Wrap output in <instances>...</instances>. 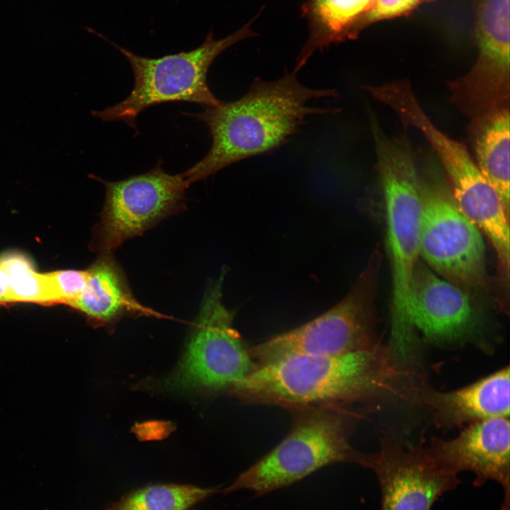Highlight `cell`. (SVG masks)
<instances>
[{"label":"cell","instance_id":"1","mask_svg":"<svg viewBox=\"0 0 510 510\" xmlns=\"http://www.w3.org/2000/svg\"><path fill=\"white\" fill-rule=\"evenodd\" d=\"M414 373L379 344L336 356H292L258 366L229 392L244 404L285 409L304 405L372 409L404 397Z\"/></svg>","mask_w":510,"mask_h":510},{"label":"cell","instance_id":"2","mask_svg":"<svg viewBox=\"0 0 510 510\" xmlns=\"http://www.w3.org/2000/svg\"><path fill=\"white\" fill-rule=\"evenodd\" d=\"M337 96L334 89L307 87L298 81L296 72L285 71L276 80L255 79L236 101H220L203 112L188 114L206 125L212 144L203 158L183 172L187 183L205 181L230 164L271 153L288 142L308 117L337 111L310 106V101Z\"/></svg>","mask_w":510,"mask_h":510},{"label":"cell","instance_id":"3","mask_svg":"<svg viewBox=\"0 0 510 510\" xmlns=\"http://www.w3.org/2000/svg\"><path fill=\"white\" fill-rule=\"evenodd\" d=\"M370 409L321 405L288 409L292 424L285 438L221 492L244 489L260 497L334 463H352L370 468L371 454L358 451L350 443L359 421Z\"/></svg>","mask_w":510,"mask_h":510},{"label":"cell","instance_id":"4","mask_svg":"<svg viewBox=\"0 0 510 510\" xmlns=\"http://www.w3.org/2000/svg\"><path fill=\"white\" fill-rule=\"evenodd\" d=\"M370 127L385 198L391 261L390 343L403 346L414 339L408 302L410 282L419 257V175L407 136L390 137L378 123Z\"/></svg>","mask_w":510,"mask_h":510},{"label":"cell","instance_id":"5","mask_svg":"<svg viewBox=\"0 0 510 510\" xmlns=\"http://www.w3.org/2000/svg\"><path fill=\"white\" fill-rule=\"evenodd\" d=\"M380 254L373 251L346 295L322 314L249 347L257 366L292 356H336L380 344L375 307Z\"/></svg>","mask_w":510,"mask_h":510},{"label":"cell","instance_id":"6","mask_svg":"<svg viewBox=\"0 0 510 510\" xmlns=\"http://www.w3.org/2000/svg\"><path fill=\"white\" fill-rule=\"evenodd\" d=\"M250 25L247 23L218 40L209 33L197 48L159 58L140 56L111 42L131 65L134 87L124 100L102 110L93 111L92 115L105 122L123 121L137 130L138 115L153 106L169 102L196 103L207 107L217 105L221 101L208 86V72L224 50L255 35Z\"/></svg>","mask_w":510,"mask_h":510},{"label":"cell","instance_id":"7","mask_svg":"<svg viewBox=\"0 0 510 510\" xmlns=\"http://www.w3.org/2000/svg\"><path fill=\"white\" fill-rule=\"evenodd\" d=\"M448 185L435 166L419 176V256L459 286H482L487 271L481 232L460 212Z\"/></svg>","mask_w":510,"mask_h":510},{"label":"cell","instance_id":"8","mask_svg":"<svg viewBox=\"0 0 510 510\" xmlns=\"http://www.w3.org/2000/svg\"><path fill=\"white\" fill-rule=\"evenodd\" d=\"M226 273L222 268L205 291L186 351L170 380L172 387L229 392L257 368L233 326L235 312L222 301Z\"/></svg>","mask_w":510,"mask_h":510},{"label":"cell","instance_id":"9","mask_svg":"<svg viewBox=\"0 0 510 510\" xmlns=\"http://www.w3.org/2000/svg\"><path fill=\"white\" fill-rule=\"evenodd\" d=\"M106 188V198L92 242L93 249L112 251L142 234L185 208L190 186L183 173L170 174L161 161L147 172L116 181L95 176Z\"/></svg>","mask_w":510,"mask_h":510},{"label":"cell","instance_id":"10","mask_svg":"<svg viewBox=\"0 0 510 510\" xmlns=\"http://www.w3.org/2000/svg\"><path fill=\"white\" fill-rule=\"evenodd\" d=\"M380 440L369 468L378 479L381 510H431L438 498L458 485V475L439 468L422 443H404L389 429Z\"/></svg>","mask_w":510,"mask_h":510},{"label":"cell","instance_id":"11","mask_svg":"<svg viewBox=\"0 0 510 510\" xmlns=\"http://www.w3.org/2000/svg\"><path fill=\"white\" fill-rule=\"evenodd\" d=\"M509 417L499 416L469 424L450 440L433 437L426 448L441 470L457 475L473 472L476 487L488 480L497 482L504 492L501 510H509Z\"/></svg>","mask_w":510,"mask_h":510},{"label":"cell","instance_id":"12","mask_svg":"<svg viewBox=\"0 0 510 510\" xmlns=\"http://www.w3.org/2000/svg\"><path fill=\"white\" fill-rule=\"evenodd\" d=\"M408 315L416 337L419 332L437 343L471 340L480 324L468 294L420 260L410 282Z\"/></svg>","mask_w":510,"mask_h":510},{"label":"cell","instance_id":"13","mask_svg":"<svg viewBox=\"0 0 510 510\" xmlns=\"http://www.w3.org/2000/svg\"><path fill=\"white\" fill-rule=\"evenodd\" d=\"M420 374L408 388L406 398L428 409L438 428L449 430L480 420L509 416V366L448 392L434 389Z\"/></svg>","mask_w":510,"mask_h":510},{"label":"cell","instance_id":"14","mask_svg":"<svg viewBox=\"0 0 510 510\" xmlns=\"http://www.w3.org/2000/svg\"><path fill=\"white\" fill-rule=\"evenodd\" d=\"M101 253L87 269L84 288L72 307L100 324H110L127 315L163 317L136 299L113 252Z\"/></svg>","mask_w":510,"mask_h":510},{"label":"cell","instance_id":"15","mask_svg":"<svg viewBox=\"0 0 510 510\" xmlns=\"http://www.w3.org/2000/svg\"><path fill=\"white\" fill-rule=\"evenodd\" d=\"M469 132L475 161L509 217V106L471 120Z\"/></svg>","mask_w":510,"mask_h":510},{"label":"cell","instance_id":"16","mask_svg":"<svg viewBox=\"0 0 510 510\" xmlns=\"http://www.w3.org/2000/svg\"><path fill=\"white\" fill-rule=\"evenodd\" d=\"M372 0H306L303 13L310 33L294 69L300 70L316 51L357 38V26Z\"/></svg>","mask_w":510,"mask_h":510},{"label":"cell","instance_id":"17","mask_svg":"<svg viewBox=\"0 0 510 510\" xmlns=\"http://www.w3.org/2000/svg\"><path fill=\"white\" fill-rule=\"evenodd\" d=\"M220 492L193 484H152L125 494L106 510H189Z\"/></svg>","mask_w":510,"mask_h":510},{"label":"cell","instance_id":"18","mask_svg":"<svg viewBox=\"0 0 510 510\" xmlns=\"http://www.w3.org/2000/svg\"><path fill=\"white\" fill-rule=\"evenodd\" d=\"M477 58L509 61V0H472Z\"/></svg>","mask_w":510,"mask_h":510},{"label":"cell","instance_id":"19","mask_svg":"<svg viewBox=\"0 0 510 510\" xmlns=\"http://www.w3.org/2000/svg\"><path fill=\"white\" fill-rule=\"evenodd\" d=\"M0 269L8 278L11 302L53 304L45 274L38 273L26 256L16 251L0 255Z\"/></svg>","mask_w":510,"mask_h":510},{"label":"cell","instance_id":"20","mask_svg":"<svg viewBox=\"0 0 510 510\" xmlns=\"http://www.w3.org/2000/svg\"><path fill=\"white\" fill-rule=\"evenodd\" d=\"M53 304L62 303L72 306L84 288L86 270H62L45 273Z\"/></svg>","mask_w":510,"mask_h":510},{"label":"cell","instance_id":"21","mask_svg":"<svg viewBox=\"0 0 510 510\" xmlns=\"http://www.w3.org/2000/svg\"><path fill=\"white\" fill-rule=\"evenodd\" d=\"M436 0H372L361 18L356 32L379 21L408 16L421 6Z\"/></svg>","mask_w":510,"mask_h":510},{"label":"cell","instance_id":"22","mask_svg":"<svg viewBox=\"0 0 510 510\" xmlns=\"http://www.w3.org/2000/svg\"><path fill=\"white\" fill-rule=\"evenodd\" d=\"M11 302L9 283L6 275L0 269V305Z\"/></svg>","mask_w":510,"mask_h":510},{"label":"cell","instance_id":"23","mask_svg":"<svg viewBox=\"0 0 510 510\" xmlns=\"http://www.w3.org/2000/svg\"><path fill=\"white\" fill-rule=\"evenodd\" d=\"M475 63L477 64H479V65H480V66L484 67L493 68V69H507V68H509V67H488V66H484V65L478 64V63H477L476 62H475Z\"/></svg>","mask_w":510,"mask_h":510}]
</instances>
